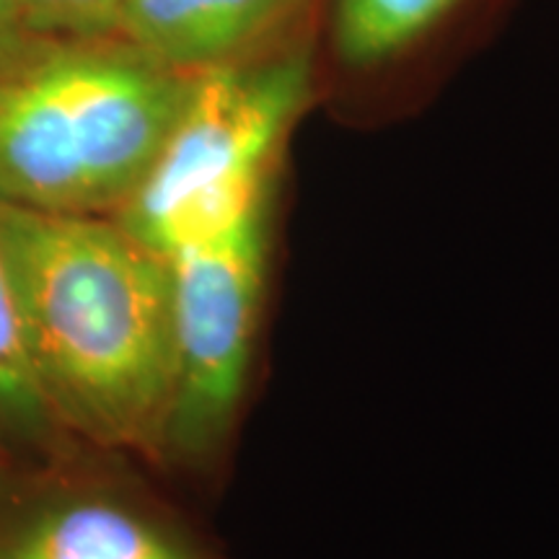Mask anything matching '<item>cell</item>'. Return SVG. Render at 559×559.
I'll return each instance as SVG.
<instances>
[{
    "label": "cell",
    "instance_id": "cell-1",
    "mask_svg": "<svg viewBox=\"0 0 559 559\" xmlns=\"http://www.w3.org/2000/svg\"><path fill=\"white\" fill-rule=\"evenodd\" d=\"M0 254L55 423L102 449L160 453L174 394L169 260L115 218L9 205Z\"/></svg>",
    "mask_w": 559,
    "mask_h": 559
},
{
    "label": "cell",
    "instance_id": "cell-2",
    "mask_svg": "<svg viewBox=\"0 0 559 559\" xmlns=\"http://www.w3.org/2000/svg\"><path fill=\"white\" fill-rule=\"evenodd\" d=\"M192 79L128 41H45L0 79V205L117 215L164 148Z\"/></svg>",
    "mask_w": 559,
    "mask_h": 559
},
{
    "label": "cell",
    "instance_id": "cell-3",
    "mask_svg": "<svg viewBox=\"0 0 559 559\" xmlns=\"http://www.w3.org/2000/svg\"><path fill=\"white\" fill-rule=\"evenodd\" d=\"M309 91L300 52L194 73L158 158L111 218L169 260L272 202L280 156Z\"/></svg>",
    "mask_w": 559,
    "mask_h": 559
},
{
    "label": "cell",
    "instance_id": "cell-4",
    "mask_svg": "<svg viewBox=\"0 0 559 559\" xmlns=\"http://www.w3.org/2000/svg\"><path fill=\"white\" fill-rule=\"evenodd\" d=\"M272 202L169 257L174 394L160 453L194 464L226 443L247 396L267 296Z\"/></svg>",
    "mask_w": 559,
    "mask_h": 559
},
{
    "label": "cell",
    "instance_id": "cell-5",
    "mask_svg": "<svg viewBox=\"0 0 559 559\" xmlns=\"http://www.w3.org/2000/svg\"><path fill=\"white\" fill-rule=\"evenodd\" d=\"M0 559H221L198 536L135 500L58 495L0 519Z\"/></svg>",
    "mask_w": 559,
    "mask_h": 559
},
{
    "label": "cell",
    "instance_id": "cell-6",
    "mask_svg": "<svg viewBox=\"0 0 559 559\" xmlns=\"http://www.w3.org/2000/svg\"><path fill=\"white\" fill-rule=\"evenodd\" d=\"M300 0H124L122 41L164 66L200 73L239 62Z\"/></svg>",
    "mask_w": 559,
    "mask_h": 559
},
{
    "label": "cell",
    "instance_id": "cell-7",
    "mask_svg": "<svg viewBox=\"0 0 559 559\" xmlns=\"http://www.w3.org/2000/svg\"><path fill=\"white\" fill-rule=\"evenodd\" d=\"M459 0H337L334 47L349 68H376L409 50Z\"/></svg>",
    "mask_w": 559,
    "mask_h": 559
},
{
    "label": "cell",
    "instance_id": "cell-8",
    "mask_svg": "<svg viewBox=\"0 0 559 559\" xmlns=\"http://www.w3.org/2000/svg\"><path fill=\"white\" fill-rule=\"evenodd\" d=\"M55 430L60 425L34 379L11 277L0 254V440L39 445Z\"/></svg>",
    "mask_w": 559,
    "mask_h": 559
},
{
    "label": "cell",
    "instance_id": "cell-9",
    "mask_svg": "<svg viewBox=\"0 0 559 559\" xmlns=\"http://www.w3.org/2000/svg\"><path fill=\"white\" fill-rule=\"evenodd\" d=\"M39 41H104L120 34L124 0H19Z\"/></svg>",
    "mask_w": 559,
    "mask_h": 559
},
{
    "label": "cell",
    "instance_id": "cell-10",
    "mask_svg": "<svg viewBox=\"0 0 559 559\" xmlns=\"http://www.w3.org/2000/svg\"><path fill=\"white\" fill-rule=\"evenodd\" d=\"M41 45L26 29L19 0H0V79L24 66Z\"/></svg>",
    "mask_w": 559,
    "mask_h": 559
}]
</instances>
